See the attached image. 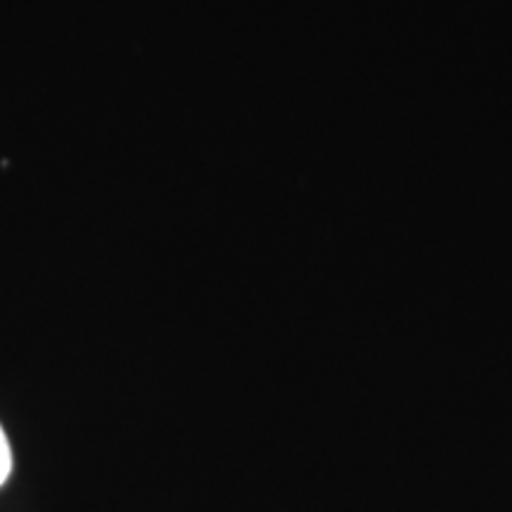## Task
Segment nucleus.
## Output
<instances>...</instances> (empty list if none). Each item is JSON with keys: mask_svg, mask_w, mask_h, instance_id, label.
I'll return each instance as SVG.
<instances>
[{"mask_svg": "<svg viewBox=\"0 0 512 512\" xmlns=\"http://www.w3.org/2000/svg\"><path fill=\"white\" fill-rule=\"evenodd\" d=\"M12 472V451H10V441L5 437L3 427H0V486L8 482Z\"/></svg>", "mask_w": 512, "mask_h": 512, "instance_id": "f257e3e1", "label": "nucleus"}]
</instances>
